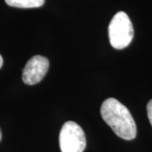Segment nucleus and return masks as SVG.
Here are the masks:
<instances>
[{
	"mask_svg": "<svg viewBox=\"0 0 152 152\" xmlns=\"http://www.w3.org/2000/svg\"><path fill=\"white\" fill-rule=\"evenodd\" d=\"M101 115L117 135L131 140L136 137L137 128L129 110L115 98L105 100L101 107Z\"/></svg>",
	"mask_w": 152,
	"mask_h": 152,
	"instance_id": "obj_1",
	"label": "nucleus"
},
{
	"mask_svg": "<svg viewBox=\"0 0 152 152\" xmlns=\"http://www.w3.org/2000/svg\"><path fill=\"white\" fill-rule=\"evenodd\" d=\"M110 43L115 49H124L131 43L134 37V27L128 15L118 12L110 22L108 27Z\"/></svg>",
	"mask_w": 152,
	"mask_h": 152,
	"instance_id": "obj_2",
	"label": "nucleus"
},
{
	"mask_svg": "<svg viewBox=\"0 0 152 152\" xmlns=\"http://www.w3.org/2000/svg\"><path fill=\"white\" fill-rule=\"evenodd\" d=\"M61 152H83L86 139L81 127L75 122L68 121L63 125L59 134Z\"/></svg>",
	"mask_w": 152,
	"mask_h": 152,
	"instance_id": "obj_3",
	"label": "nucleus"
},
{
	"mask_svg": "<svg viewBox=\"0 0 152 152\" xmlns=\"http://www.w3.org/2000/svg\"><path fill=\"white\" fill-rule=\"evenodd\" d=\"M49 69V60L43 56L36 55L28 60L23 69L22 80L26 85H36L46 75Z\"/></svg>",
	"mask_w": 152,
	"mask_h": 152,
	"instance_id": "obj_4",
	"label": "nucleus"
},
{
	"mask_svg": "<svg viewBox=\"0 0 152 152\" xmlns=\"http://www.w3.org/2000/svg\"><path fill=\"white\" fill-rule=\"evenodd\" d=\"M5 3L11 7L31 9L42 6L45 3V0H5Z\"/></svg>",
	"mask_w": 152,
	"mask_h": 152,
	"instance_id": "obj_5",
	"label": "nucleus"
},
{
	"mask_svg": "<svg viewBox=\"0 0 152 152\" xmlns=\"http://www.w3.org/2000/svg\"><path fill=\"white\" fill-rule=\"evenodd\" d=\"M147 115L152 126V100H151L147 104Z\"/></svg>",
	"mask_w": 152,
	"mask_h": 152,
	"instance_id": "obj_6",
	"label": "nucleus"
},
{
	"mask_svg": "<svg viewBox=\"0 0 152 152\" xmlns=\"http://www.w3.org/2000/svg\"><path fill=\"white\" fill-rule=\"evenodd\" d=\"M3 64H4V60H3V58H2V56L0 55V69L2 68V66H3Z\"/></svg>",
	"mask_w": 152,
	"mask_h": 152,
	"instance_id": "obj_7",
	"label": "nucleus"
},
{
	"mask_svg": "<svg viewBox=\"0 0 152 152\" xmlns=\"http://www.w3.org/2000/svg\"><path fill=\"white\" fill-rule=\"evenodd\" d=\"M1 139H2V133H1V130H0V141H1Z\"/></svg>",
	"mask_w": 152,
	"mask_h": 152,
	"instance_id": "obj_8",
	"label": "nucleus"
}]
</instances>
